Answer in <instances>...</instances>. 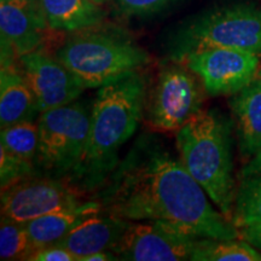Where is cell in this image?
I'll use <instances>...</instances> for the list:
<instances>
[{
  "mask_svg": "<svg viewBox=\"0 0 261 261\" xmlns=\"http://www.w3.org/2000/svg\"><path fill=\"white\" fill-rule=\"evenodd\" d=\"M97 196L102 211L129 221L163 220L198 237L233 240L240 231L161 139L144 135L116 165Z\"/></svg>",
  "mask_w": 261,
  "mask_h": 261,
  "instance_id": "obj_1",
  "label": "cell"
},
{
  "mask_svg": "<svg viewBox=\"0 0 261 261\" xmlns=\"http://www.w3.org/2000/svg\"><path fill=\"white\" fill-rule=\"evenodd\" d=\"M148 89V79L140 69L99 87L91 109L86 148L73 175L85 190L103 184L119 163L120 148L144 117Z\"/></svg>",
  "mask_w": 261,
  "mask_h": 261,
  "instance_id": "obj_2",
  "label": "cell"
},
{
  "mask_svg": "<svg viewBox=\"0 0 261 261\" xmlns=\"http://www.w3.org/2000/svg\"><path fill=\"white\" fill-rule=\"evenodd\" d=\"M232 122L217 110H201L177 132L180 160L211 201L232 221Z\"/></svg>",
  "mask_w": 261,
  "mask_h": 261,
  "instance_id": "obj_3",
  "label": "cell"
},
{
  "mask_svg": "<svg viewBox=\"0 0 261 261\" xmlns=\"http://www.w3.org/2000/svg\"><path fill=\"white\" fill-rule=\"evenodd\" d=\"M94 28L80 31L56 52V57L79 77L85 89H99L149 64L148 52L128 35Z\"/></svg>",
  "mask_w": 261,
  "mask_h": 261,
  "instance_id": "obj_4",
  "label": "cell"
},
{
  "mask_svg": "<svg viewBox=\"0 0 261 261\" xmlns=\"http://www.w3.org/2000/svg\"><path fill=\"white\" fill-rule=\"evenodd\" d=\"M237 48L261 54V8L238 3L208 10L189 19L173 34L168 57L181 62L207 48Z\"/></svg>",
  "mask_w": 261,
  "mask_h": 261,
  "instance_id": "obj_5",
  "label": "cell"
},
{
  "mask_svg": "<svg viewBox=\"0 0 261 261\" xmlns=\"http://www.w3.org/2000/svg\"><path fill=\"white\" fill-rule=\"evenodd\" d=\"M205 89L200 76L182 62L162 67L146 93L144 119L156 130L180 129L202 110Z\"/></svg>",
  "mask_w": 261,
  "mask_h": 261,
  "instance_id": "obj_6",
  "label": "cell"
},
{
  "mask_svg": "<svg viewBox=\"0 0 261 261\" xmlns=\"http://www.w3.org/2000/svg\"><path fill=\"white\" fill-rule=\"evenodd\" d=\"M91 112L84 103L71 102L40 114L37 159L45 171L61 175L76 172L90 132Z\"/></svg>",
  "mask_w": 261,
  "mask_h": 261,
  "instance_id": "obj_7",
  "label": "cell"
},
{
  "mask_svg": "<svg viewBox=\"0 0 261 261\" xmlns=\"http://www.w3.org/2000/svg\"><path fill=\"white\" fill-rule=\"evenodd\" d=\"M198 237L190 231L163 220L130 221L113 252L120 260H191Z\"/></svg>",
  "mask_w": 261,
  "mask_h": 261,
  "instance_id": "obj_8",
  "label": "cell"
},
{
  "mask_svg": "<svg viewBox=\"0 0 261 261\" xmlns=\"http://www.w3.org/2000/svg\"><path fill=\"white\" fill-rule=\"evenodd\" d=\"M83 203L76 188L62 179L28 177L2 190V218L18 223Z\"/></svg>",
  "mask_w": 261,
  "mask_h": 261,
  "instance_id": "obj_9",
  "label": "cell"
},
{
  "mask_svg": "<svg viewBox=\"0 0 261 261\" xmlns=\"http://www.w3.org/2000/svg\"><path fill=\"white\" fill-rule=\"evenodd\" d=\"M181 62L200 76L210 96L240 92L256 79L260 68L257 54L225 47L192 52Z\"/></svg>",
  "mask_w": 261,
  "mask_h": 261,
  "instance_id": "obj_10",
  "label": "cell"
},
{
  "mask_svg": "<svg viewBox=\"0 0 261 261\" xmlns=\"http://www.w3.org/2000/svg\"><path fill=\"white\" fill-rule=\"evenodd\" d=\"M18 62L34 92L40 114L74 102L86 90L79 77L56 56L37 50L21 56Z\"/></svg>",
  "mask_w": 261,
  "mask_h": 261,
  "instance_id": "obj_11",
  "label": "cell"
},
{
  "mask_svg": "<svg viewBox=\"0 0 261 261\" xmlns=\"http://www.w3.org/2000/svg\"><path fill=\"white\" fill-rule=\"evenodd\" d=\"M47 28L39 0H0L2 50L17 58L37 51Z\"/></svg>",
  "mask_w": 261,
  "mask_h": 261,
  "instance_id": "obj_12",
  "label": "cell"
},
{
  "mask_svg": "<svg viewBox=\"0 0 261 261\" xmlns=\"http://www.w3.org/2000/svg\"><path fill=\"white\" fill-rule=\"evenodd\" d=\"M102 211L91 215L60 241L81 261L84 257L103 250H112L125 233L130 221Z\"/></svg>",
  "mask_w": 261,
  "mask_h": 261,
  "instance_id": "obj_13",
  "label": "cell"
},
{
  "mask_svg": "<svg viewBox=\"0 0 261 261\" xmlns=\"http://www.w3.org/2000/svg\"><path fill=\"white\" fill-rule=\"evenodd\" d=\"M40 114L31 85L21 64H2L0 74V126L33 121Z\"/></svg>",
  "mask_w": 261,
  "mask_h": 261,
  "instance_id": "obj_14",
  "label": "cell"
},
{
  "mask_svg": "<svg viewBox=\"0 0 261 261\" xmlns=\"http://www.w3.org/2000/svg\"><path fill=\"white\" fill-rule=\"evenodd\" d=\"M240 151L246 159L261 152V81L232 94L230 102Z\"/></svg>",
  "mask_w": 261,
  "mask_h": 261,
  "instance_id": "obj_15",
  "label": "cell"
},
{
  "mask_svg": "<svg viewBox=\"0 0 261 261\" xmlns=\"http://www.w3.org/2000/svg\"><path fill=\"white\" fill-rule=\"evenodd\" d=\"M100 211L102 205L98 201L83 202L76 207L52 212L23 224L32 243L38 250L58 243L81 221Z\"/></svg>",
  "mask_w": 261,
  "mask_h": 261,
  "instance_id": "obj_16",
  "label": "cell"
},
{
  "mask_svg": "<svg viewBox=\"0 0 261 261\" xmlns=\"http://www.w3.org/2000/svg\"><path fill=\"white\" fill-rule=\"evenodd\" d=\"M50 29L80 32L97 27L106 17L102 5L91 0H39Z\"/></svg>",
  "mask_w": 261,
  "mask_h": 261,
  "instance_id": "obj_17",
  "label": "cell"
},
{
  "mask_svg": "<svg viewBox=\"0 0 261 261\" xmlns=\"http://www.w3.org/2000/svg\"><path fill=\"white\" fill-rule=\"evenodd\" d=\"M232 223L237 228L261 223V152L249 158L238 173Z\"/></svg>",
  "mask_w": 261,
  "mask_h": 261,
  "instance_id": "obj_18",
  "label": "cell"
},
{
  "mask_svg": "<svg viewBox=\"0 0 261 261\" xmlns=\"http://www.w3.org/2000/svg\"><path fill=\"white\" fill-rule=\"evenodd\" d=\"M192 261H261V252L247 241L214 240L202 237L197 241Z\"/></svg>",
  "mask_w": 261,
  "mask_h": 261,
  "instance_id": "obj_19",
  "label": "cell"
},
{
  "mask_svg": "<svg viewBox=\"0 0 261 261\" xmlns=\"http://www.w3.org/2000/svg\"><path fill=\"white\" fill-rule=\"evenodd\" d=\"M0 145L8 151L34 163L39 145V127L34 121H23L2 127Z\"/></svg>",
  "mask_w": 261,
  "mask_h": 261,
  "instance_id": "obj_20",
  "label": "cell"
},
{
  "mask_svg": "<svg viewBox=\"0 0 261 261\" xmlns=\"http://www.w3.org/2000/svg\"><path fill=\"white\" fill-rule=\"evenodd\" d=\"M37 248L23 223L2 218L0 225V257L2 260H29Z\"/></svg>",
  "mask_w": 261,
  "mask_h": 261,
  "instance_id": "obj_21",
  "label": "cell"
},
{
  "mask_svg": "<svg viewBox=\"0 0 261 261\" xmlns=\"http://www.w3.org/2000/svg\"><path fill=\"white\" fill-rule=\"evenodd\" d=\"M34 163L24 161L0 145V178L3 189L33 175Z\"/></svg>",
  "mask_w": 261,
  "mask_h": 261,
  "instance_id": "obj_22",
  "label": "cell"
},
{
  "mask_svg": "<svg viewBox=\"0 0 261 261\" xmlns=\"http://www.w3.org/2000/svg\"><path fill=\"white\" fill-rule=\"evenodd\" d=\"M171 2L172 0H116L120 11L127 16L155 14L166 8Z\"/></svg>",
  "mask_w": 261,
  "mask_h": 261,
  "instance_id": "obj_23",
  "label": "cell"
},
{
  "mask_svg": "<svg viewBox=\"0 0 261 261\" xmlns=\"http://www.w3.org/2000/svg\"><path fill=\"white\" fill-rule=\"evenodd\" d=\"M28 261H77V257L61 244H52L35 250Z\"/></svg>",
  "mask_w": 261,
  "mask_h": 261,
  "instance_id": "obj_24",
  "label": "cell"
},
{
  "mask_svg": "<svg viewBox=\"0 0 261 261\" xmlns=\"http://www.w3.org/2000/svg\"><path fill=\"white\" fill-rule=\"evenodd\" d=\"M240 237L261 252V223L238 228Z\"/></svg>",
  "mask_w": 261,
  "mask_h": 261,
  "instance_id": "obj_25",
  "label": "cell"
},
{
  "mask_svg": "<svg viewBox=\"0 0 261 261\" xmlns=\"http://www.w3.org/2000/svg\"><path fill=\"white\" fill-rule=\"evenodd\" d=\"M91 2L96 3V4H98V5H103V4H106L108 0H91Z\"/></svg>",
  "mask_w": 261,
  "mask_h": 261,
  "instance_id": "obj_26",
  "label": "cell"
},
{
  "mask_svg": "<svg viewBox=\"0 0 261 261\" xmlns=\"http://www.w3.org/2000/svg\"><path fill=\"white\" fill-rule=\"evenodd\" d=\"M257 79L261 81V64H260V68H259V71H257Z\"/></svg>",
  "mask_w": 261,
  "mask_h": 261,
  "instance_id": "obj_27",
  "label": "cell"
}]
</instances>
